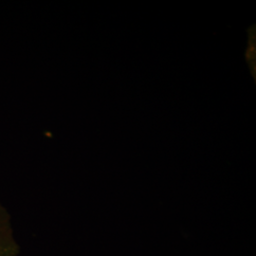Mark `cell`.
Here are the masks:
<instances>
[{"label":"cell","mask_w":256,"mask_h":256,"mask_svg":"<svg viewBox=\"0 0 256 256\" xmlns=\"http://www.w3.org/2000/svg\"><path fill=\"white\" fill-rule=\"evenodd\" d=\"M16 250V240L12 234L8 216L0 205V256H14Z\"/></svg>","instance_id":"1"},{"label":"cell","mask_w":256,"mask_h":256,"mask_svg":"<svg viewBox=\"0 0 256 256\" xmlns=\"http://www.w3.org/2000/svg\"><path fill=\"white\" fill-rule=\"evenodd\" d=\"M248 46L246 52V59L250 66L252 75L256 79V26H252L248 30Z\"/></svg>","instance_id":"2"}]
</instances>
